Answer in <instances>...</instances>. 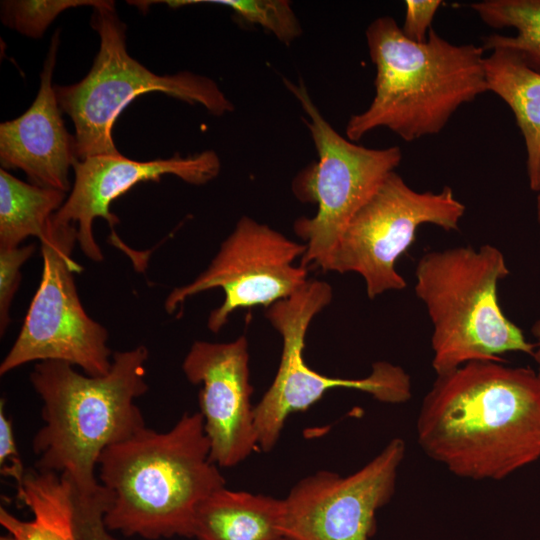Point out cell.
Returning <instances> with one entry per match:
<instances>
[{
	"mask_svg": "<svg viewBox=\"0 0 540 540\" xmlns=\"http://www.w3.org/2000/svg\"><path fill=\"white\" fill-rule=\"evenodd\" d=\"M423 451L453 474L501 480L540 458V378L473 361L438 375L417 418Z\"/></svg>",
	"mask_w": 540,
	"mask_h": 540,
	"instance_id": "cell-1",
	"label": "cell"
},
{
	"mask_svg": "<svg viewBox=\"0 0 540 540\" xmlns=\"http://www.w3.org/2000/svg\"><path fill=\"white\" fill-rule=\"evenodd\" d=\"M97 466L110 493L106 528L148 540L193 538L198 507L225 487L200 412L183 414L166 432L140 429L105 448Z\"/></svg>",
	"mask_w": 540,
	"mask_h": 540,
	"instance_id": "cell-2",
	"label": "cell"
},
{
	"mask_svg": "<svg viewBox=\"0 0 540 540\" xmlns=\"http://www.w3.org/2000/svg\"><path fill=\"white\" fill-rule=\"evenodd\" d=\"M148 356L143 345L114 352L101 376L81 374L63 361L36 363L29 379L44 421L33 439L37 469L63 475L82 495L101 490L95 468L102 451L146 427L134 400L148 391Z\"/></svg>",
	"mask_w": 540,
	"mask_h": 540,
	"instance_id": "cell-3",
	"label": "cell"
},
{
	"mask_svg": "<svg viewBox=\"0 0 540 540\" xmlns=\"http://www.w3.org/2000/svg\"><path fill=\"white\" fill-rule=\"evenodd\" d=\"M365 35L375 96L346 124L353 142L379 127L406 142L438 134L460 106L488 91L482 46L453 44L433 28L426 42H414L389 16L373 20Z\"/></svg>",
	"mask_w": 540,
	"mask_h": 540,
	"instance_id": "cell-4",
	"label": "cell"
},
{
	"mask_svg": "<svg viewBox=\"0 0 540 540\" xmlns=\"http://www.w3.org/2000/svg\"><path fill=\"white\" fill-rule=\"evenodd\" d=\"M495 246H459L430 251L415 269V294L433 325L432 367L438 375L473 361L503 362L502 354L533 355L538 343L503 313L498 283L509 275Z\"/></svg>",
	"mask_w": 540,
	"mask_h": 540,
	"instance_id": "cell-5",
	"label": "cell"
},
{
	"mask_svg": "<svg viewBox=\"0 0 540 540\" xmlns=\"http://www.w3.org/2000/svg\"><path fill=\"white\" fill-rule=\"evenodd\" d=\"M92 27L100 37V48L91 70L81 81L55 86L61 110L75 127L79 160L98 155L119 154L112 127L122 110L138 95L161 92L190 104H199L215 116L234 110V105L212 79L191 72L157 75L126 49L125 26L113 1L94 7Z\"/></svg>",
	"mask_w": 540,
	"mask_h": 540,
	"instance_id": "cell-6",
	"label": "cell"
},
{
	"mask_svg": "<svg viewBox=\"0 0 540 540\" xmlns=\"http://www.w3.org/2000/svg\"><path fill=\"white\" fill-rule=\"evenodd\" d=\"M284 84L300 103L307 119L318 160L302 169L292 181V192L304 203L317 206L312 217H300L294 232L306 243L304 267L321 269L354 214L399 166V147L368 148L340 135L323 117L302 80Z\"/></svg>",
	"mask_w": 540,
	"mask_h": 540,
	"instance_id": "cell-7",
	"label": "cell"
},
{
	"mask_svg": "<svg viewBox=\"0 0 540 540\" xmlns=\"http://www.w3.org/2000/svg\"><path fill=\"white\" fill-rule=\"evenodd\" d=\"M77 227L52 216L41 236L42 274L19 334L0 364V375L32 361H63L85 374L109 372L113 352L108 331L92 319L79 298L73 259Z\"/></svg>",
	"mask_w": 540,
	"mask_h": 540,
	"instance_id": "cell-8",
	"label": "cell"
},
{
	"mask_svg": "<svg viewBox=\"0 0 540 540\" xmlns=\"http://www.w3.org/2000/svg\"><path fill=\"white\" fill-rule=\"evenodd\" d=\"M332 298L330 284L309 279L293 295L265 310L266 318L282 338V353L273 382L254 406L257 442L263 451L274 448L291 413L308 409L331 389L359 390L390 404L411 398L410 376L402 367L386 361L375 362L370 374L358 379L329 377L306 364L303 351L307 330Z\"/></svg>",
	"mask_w": 540,
	"mask_h": 540,
	"instance_id": "cell-9",
	"label": "cell"
},
{
	"mask_svg": "<svg viewBox=\"0 0 540 540\" xmlns=\"http://www.w3.org/2000/svg\"><path fill=\"white\" fill-rule=\"evenodd\" d=\"M464 214L465 205L451 187L418 192L393 171L351 218L322 270L359 274L370 299L402 290L406 281L395 264L418 228L433 224L456 231Z\"/></svg>",
	"mask_w": 540,
	"mask_h": 540,
	"instance_id": "cell-10",
	"label": "cell"
},
{
	"mask_svg": "<svg viewBox=\"0 0 540 540\" xmlns=\"http://www.w3.org/2000/svg\"><path fill=\"white\" fill-rule=\"evenodd\" d=\"M306 249L305 244L243 216L207 269L192 282L174 288L164 308L171 314L188 298L221 288L224 301L210 312L207 322L209 330L218 333L234 311L260 305L266 309L301 289L309 280L308 269L294 261Z\"/></svg>",
	"mask_w": 540,
	"mask_h": 540,
	"instance_id": "cell-11",
	"label": "cell"
},
{
	"mask_svg": "<svg viewBox=\"0 0 540 540\" xmlns=\"http://www.w3.org/2000/svg\"><path fill=\"white\" fill-rule=\"evenodd\" d=\"M405 449L404 441L394 438L348 476L322 470L299 480L282 499V535L290 540H369L377 510L395 492Z\"/></svg>",
	"mask_w": 540,
	"mask_h": 540,
	"instance_id": "cell-12",
	"label": "cell"
},
{
	"mask_svg": "<svg viewBox=\"0 0 540 540\" xmlns=\"http://www.w3.org/2000/svg\"><path fill=\"white\" fill-rule=\"evenodd\" d=\"M182 370L190 383L202 385L200 413L211 460L222 468L240 464L259 448L247 338L242 335L222 343L195 341Z\"/></svg>",
	"mask_w": 540,
	"mask_h": 540,
	"instance_id": "cell-13",
	"label": "cell"
},
{
	"mask_svg": "<svg viewBox=\"0 0 540 540\" xmlns=\"http://www.w3.org/2000/svg\"><path fill=\"white\" fill-rule=\"evenodd\" d=\"M220 169V159L213 150L151 161L130 160L120 153L88 157L75 164L71 192L53 217L59 222L74 224L83 254L94 262H101L104 256L93 233L96 218L106 220L114 244L124 247L114 230L119 218L110 210L115 199L138 183L159 181L167 174L189 184L203 185L216 178Z\"/></svg>",
	"mask_w": 540,
	"mask_h": 540,
	"instance_id": "cell-14",
	"label": "cell"
},
{
	"mask_svg": "<svg viewBox=\"0 0 540 540\" xmlns=\"http://www.w3.org/2000/svg\"><path fill=\"white\" fill-rule=\"evenodd\" d=\"M58 46L59 30L51 40L34 102L25 113L0 125V163L4 169L22 170L31 184L67 193L72 188L69 171L79 158L52 84Z\"/></svg>",
	"mask_w": 540,
	"mask_h": 540,
	"instance_id": "cell-15",
	"label": "cell"
},
{
	"mask_svg": "<svg viewBox=\"0 0 540 540\" xmlns=\"http://www.w3.org/2000/svg\"><path fill=\"white\" fill-rule=\"evenodd\" d=\"M484 57L488 91L512 110L524 139L526 173L532 191L540 190V72L516 50L497 47Z\"/></svg>",
	"mask_w": 540,
	"mask_h": 540,
	"instance_id": "cell-16",
	"label": "cell"
},
{
	"mask_svg": "<svg viewBox=\"0 0 540 540\" xmlns=\"http://www.w3.org/2000/svg\"><path fill=\"white\" fill-rule=\"evenodd\" d=\"M282 499L223 487L198 507L196 540H274L281 531Z\"/></svg>",
	"mask_w": 540,
	"mask_h": 540,
	"instance_id": "cell-17",
	"label": "cell"
},
{
	"mask_svg": "<svg viewBox=\"0 0 540 540\" xmlns=\"http://www.w3.org/2000/svg\"><path fill=\"white\" fill-rule=\"evenodd\" d=\"M33 513L23 521L0 507V524L11 540H78L74 529L73 489L63 475L47 470H26L17 493Z\"/></svg>",
	"mask_w": 540,
	"mask_h": 540,
	"instance_id": "cell-18",
	"label": "cell"
},
{
	"mask_svg": "<svg viewBox=\"0 0 540 540\" xmlns=\"http://www.w3.org/2000/svg\"><path fill=\"white\" fill-rule=\"evenodd\" d=\"M66 192L26 183L0 170V249L19 247L28 237L41 238Z\"/></svg>",
	"mask_w": 540,
	"mask_h": 540,
	"instance_id": "cell-19",
	"label": "cell"
},
{
	"mask_svg": "<svg viewBox=\"0 0 540 540\" xmlns=\"http://www.w3.org/2000/svg\"><path fill=\"white\" fill-rule=\"evenodd\" d=\"M470 7L493 28H514V36L491 34L483 38V50L506 47L518 51L540 72V0H483Z\"/></svg>",
	"mask_w": 540,
	"mask_h": 540,
	"instance_id": "cell-20",
	"label": "cell"
},
{
	"mask_svg": "<svg viewBox=\"0 0 540 540\" xmlns=\"http://www.w3.org/2000/svg\"><path fill=\"white\" fill-rule=\"evenodd\" d=\"M160 2L170 7L199 3L226 6L242 21L261 26L287 45L302 35L301 24L290 2L286 0H173Z\"/></svg>",
	"mask_w": 540,
	"mask_h": 540,
	"instance_id": "cell-21",
	"label": "cell"
},
{
	"mask_svg": "<svg viewBox=\"0 0 540 540\" xmlns=\"http://www.w3.org/2000/svg\"><path fill=\"white\" fill-rule=\"evenodd\" d=\"M102 0H13L2 1V20L11 29L31 37L40 38L53 20L63 11L78 6L98 7Z\"/></svg>",
	"mask_w": 540,
	"mask_h": 540,
	"instance_id": "cell-22",
	"label": "cell"
},
{
	"mask_svg": "<svg viewBox=\"0 0 540 540\" xmlns=\"http://www.w3.org/2000/svg\"><path fill=\"white\" fill-rule=\"evenodd\" d=\"M110 495L103 487L97 494L86 496L73 489L74 529L78 540H120L104 524V512Z\"/></svg>",
	"mask_w": 540,
	"mask_h": 540,
	"instance_id": "cell-23",
	"label": "cell"
},
{
	"mask_svg": "<svg viewBox=\"0 0 540 540\" xmlns=\"http://www.w3.org/2000/svg\"><path fill=\"white\" fill-rule=\"evenodd\" d=\"M34 244L0 249V333L5 334L11 321L9 311L21 281V268L32 256Z\"/></svg>",
	"mask_w": 540,
	"mask_h": 540,
	"instance_id": "cell-24",
	"label": "cell"
},
{
	"mask_svg": "<svg viewBox=\"0 0 540 540\" xmlns=\"http://www.w3.org/2000/svg\"><path fill=\"white\" fill-rule=\"evenodd\" d=\"M0 472L15 480L17 493L22 490L26 470L17 450L13 424L5 413L4 399L0 403Z\"/></svg>",
	"mask_w": 540,
	"mask_h": 540,
	"instance_id": "cell-25",
	"label": "cell"
},
{
	"mask_svg": "<svg viewBox=\"0 0 540 540\" xmlns=\"http://www.w3.org/2000/svg\"><path fill=\"white\" fill-rule=\"evenodd\" d=\"M442 3L441 0L405 1V19L401 27L403 34L414 42H426L434 16Z\"/></svg>",
	"mask_w": 540,
	"mask_h": 540,
	"instance_id": "cell-26",
	"label": "cell"
},
{
	"mask_svg": "<svg viewBox=\"0 0 540 540\" xmlns=\"http://www.w3.org/2000/svg\"><path fill=\"white\" fill-rule=\"evenodd\" d=\"M532 335L539 341L540 343V319L535 321V323L532 325L531 328Z\"/></svg>",
	"mask_w": 540,
	"mask_h": 540,
	"instance_id": "cell-27",
	"label": "cell"
},
{
	"mask_svg": "<svg viewBox=\"0 0 540 540\" xmlns=\"http://www.w3.org/2000/svg\"><path fill=\"white\" fill-rule=\"evenodd\" d=\"M536 365H537V374L540 378V344L539 346L536 348L534 354L532 355Z\"/></svg>",
	"mask_w": 540,
	"mask_h": 540,
	"instance_id": "cell-28",
	"label": "cell"
},
{
	"mask_svg": "<svg viewBox=\"0 0 540 540\" xmlns=\"http://www.w3.org/2000/svg\"><path fill=\"white\" fill-rule=\"evenodd\" d=\"M537 193L538 195H537V201H536V211H537V221L539 225V236H540V190Z\"/></svg>",
	"mask_w": 540,
	"mask_h": 540,
	"instance_id": "cell-29",
	"label": "cell"
},
{
	"mask_svg": "<svg viewBox=\"0 0 540 540\" xmlns=\"http://www.w3.org/2000/svg\"><path fill=\"white\" fill-rule=\"evenodd\" d=\"M0 540H11V537H10V535L1 536Z\"/></svg>",
	"mask_w": 540,
	"mask_h": 540,
	"instance_id": "cell-30",
	"label": "cell"
},
{
	"mask_svg": "<svg viewBox=\"0 0 540 540\" xmlns=\"http://www.w3.org/2000/svg\"><path fill=\"white\" fill-rule=\"evenodd\" d=\"M274 540H290L289 538L285 537V536H281V537H278Z\"/></svg>",
	"mask_w": 540,
	"mask_h": 540,
	"instance_id": "cell-31",
	"label": "cell"
}]
</instances>
